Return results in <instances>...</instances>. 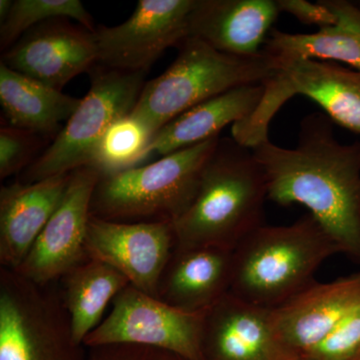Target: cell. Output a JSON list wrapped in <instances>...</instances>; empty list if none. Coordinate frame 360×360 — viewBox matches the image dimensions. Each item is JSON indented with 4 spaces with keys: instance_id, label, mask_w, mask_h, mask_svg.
Here are the masks:
<instances>
[{
    "instance_id": "15",
    "label": "cell",
    "mask_w": 360,
    "mask_h": 360,
    "mask_svg": "<svg viewBox=\"0 0 360 360\" xmlns=\"http://www.w3.org/2000/svg\"><path fill=\"white\" fill-rule=\"evenodd\" d=\"M360 307V271L328 283H315L272 310L277 335L296 357L328 338Z\"/></svg>"
},
{
    "instance_id": "2",
    "label": "cell",
    "mask_w": 360,
    "mask_h": 360,
    "mask_svg": "<svg viewBox=\"0 0 360 360\" xmlns=\"http://www.w3.org/2000/svg\"><path fill=\"white\" fill-rule=\"evenodd\" d=\"M266 200V179L252 150L220 137L193 203L174 224L176 248L236 250L264 225Z\"/></svg>"
},
{
    "instance_id": "16",
    "label": "cell",
    "mask_w": 360,
    "mask_h": 360,
    "mask_svg": "<svg viewBox=\"0 0 360 360\" xmlns=\"http://www.w3.org/2000/svg\"><path fill=\"white\" fill-rule=\"evenodd\" d=\"M279 13L276 0H196L188 37L231 56H257Z\"/></svg>"
},
{
    "instance_id": "33",
    "label": "cell",
    "mask_w": 360,
    "mask_h": 360,
    "mask_svg": "<svg viewBox=\"0 0 360 360\" xmlns=\"http://www.w3.org/2000/svg\"><path fill=\"white\" fill-rule=\"evenodd\" d=\"M357 360H360V359H357Z\"/></svg>"
},
{
    "instance_id": "1",
    "label": "cell",
    "mask_w": 360,
    "mask_h": 360,
    "mask_svg": "<svg viewBox=\"0 0 360 360\" xmlns=\"http://www.w3.org/2000/svg\"><path fill=\"white\" fill-rule=\"evenodd\" d=\"M333 124L326 113H310L295 148L267 139L251 150L264 172L267 200L305 206L341 253L360 264V142L340 143Z\"/></svg>"
},
{
    "instance_id": "4",
    "label": "cell",
    "mask_w": 360,
    "mask_h": 360,
    "mask_svg": "<svg viewBox=\"0 0 360 360\" xmlns=\"http://www.w3.org/2000/svg\"><path fill=\"white\" fill-rule=\"evenodd\" d=\"M179 46L174 63L144 84L130 113L155 134L198 104L234 87L264 84L278 71L274 58L264 51L253 56H234L193 37H186Z\"/></svg>"
},
{
    "instance_id": "12",
    "label": "cell",
    "mask_w": 360,
    "mask_h": 360,
    "mask_svg": "<svg viewBox=\"0 0 360 360\" xmlns=\"http://www.w3.org/2000/svg\"><path fill=\"white\" fill-rule=\"evenodd\" d=\"M101 174L84 167L70 172L63 200L45 225L25 262L14 271L32 283L47 285L89 259L85 238L91 201Z\"/></svg>"
},
{
    "instance_id": "9",
    "label": "cell",
    "mask_w": 360,
    "mask_h": 360,
    "mask_svg": "<svg viewBox=\"0 0 360 360\" xmlns=\"http://www.w3.org/2000/svg\"><path fill=\"white\" fill-rule=\"evenodd\" d=\"M206 311L176 309L129 284L116 296L110 314L85 338L84 345H139L186 360H202Z\"/></svg>"
},
{
    "instance_id": "21",
    "label": "cell",
    "mask_w": 360,
    "mask_h": 360,
    "mask_svg": "<svg viewBox=\"0 0 360 360\" xmlns=\"http://www.w3.org/2000/svg\"><path fill=\"white\" fill-rule=\"evenodd\" d=\"M58 284L73 338L84 345L85 338L103 321L108 304L130 283L110 265L89 258L61 277Z\"/></svg>"
},
{
    "instance_id": "29",
    "label": "cell",
    "mask_w": 360,
    "mask_h": 360,
    "mask_svg": "<svg viewBox=\"0 0 360 360\" xmlns=\"http://www.w3.org/2000/svg\"><path fill=\"white\" fill-rule=\"evenodd\" d=\"M328 6L338 16V20L349 26L360 39V6L345 0H330Z\"/></svg>"
},
{
    "instance_id": "5",
    "label": "cell",
    "mask_w": 360,
    "mask_h": 360,
    "mask_svg": "<svg viewBox=\"0 0 360 360\" xmlns=\"http://www.w3.org/2000/svg\"><path fill=\"white\" fill-rule=\"evenodd\" d=\"M219 139L213 137L149 165L101 177L91 215L112 221L174 224L193 203Z\"/></svg>"
},
{
    "instance_id": "19",
    "label": "cell",
    "mask_w": 360,
    "mask_h": 360,
    "mask_svg": "<svg viewBox=\"0 0 360 360\" xmlns=\"http://www.w3.org/2000/svg\"><path fill=\"white\" fill-rule=\"evenodd\" d=\"M264 94L262 82L245 84L198 104L158 130L149 146V155L162 158L220 136V131L227 125L250 117Z\"/></svg>"
},
{
    "instance_id": "32",
    "label": "cell",
    "mask_w": 360,
    "mask_h": 360,
    "mask_svg": "<svg viewBox=\"0 0 360 360\" xmlns=\"http://www.w3.org/2000/svg\"><path fill=\"white\" fill-rule=\"evenodd\" d=\"M359 6H360V2H359Z\"/></svg>"
},
{
    "instance_id": "31",
    "label": "cell",
    "mask_w": 360,
    "mask_h": 360,
    "mask_svg": "<svg viewBox=\"0 0 360 360\" xmlns=\"http://www.w3.org/2000/svg\"><path fill=\"white\" fill-rule=\"evenodd\" d=\"M295 360H304V359H296Z\"/></svg>"
},
{
    "instance_id": "18",
    "label": "cell",
    "mask_w": 360,
    "mask_h": 360,
    "mask_svg": "<svg viewBox=\"0 0 360 360\" xmlns=\"http://www.w3.org/2000/svg\"><path fill=\"white\" fill-rule=\"evenodd\" d=\"M233 251L175 246L163 272L158 298L189 312L206 311L231 290Z\"/></svg>"
},
{
    "instance_id": "3",
    "label": "cell",
    "mask_w": 360,
    "mask_h": 360,
    "mask_svg": "<svg viewBox=\"0 0 360 360\" xmlns=\"http://www.w3.org/2000/svg\"><path fill=\"white\" fill-rule=\"evenodd\" d=\"M336 253L340 248L312 215L290 225H262L233 251L229 293L276 310L314 285L319 266Z\"/></svg>"
},
{
    "instance_id": "24",
    "label": "cell",
    "mask_w": 360,
    "mask_h": 360,
    "mask_svg": "<svg viewBox=\"0 0 360 360\" xmlns=\"http://www.w3.org/2000/svg\"><path fill=\"white\" fill-rule=\"evenodd\" d=\"M75 20L94 32V20L79 0H15L0 27V47L6 52L28 30L45 22Z\"/></svg>"
},
{
    "instance_id": "13",
    "label": "cell",
    "mask_w": 360,
    "mask_h": 360,
    "mask_svg": "<svg viewBox=\"0 0 360 360\" xmlns=\"http://www.w3.org/2000/svg\"><path fill=\"white\" fill-rule=\"evenodd\" d=\"M98 59L94 32L61 20L28 30L4 52L1 63L52 89L63 90Z\"/></svg>"
},
{
    "instance_id": "14",
    "label": "cell",
    "mask_w": 360,
    "mask_h": 360,
    "mask_svg": "<svg viewBox=\"0 0 360 360\" xmlns=\"http://www.w3.org/2000/svg\"><path fill=\"white\" fill-rule=\"evenodd\" d=\"M202 360H295L277 335L272 310L227 293L206 311Z\"/></svg>"
},
{
    "instance_id": "22",
    "label": "cell",
    "mask_w": 360,
    "mask_h": 360,
    "mask_svg": "<svg viewBox=\"0 0 360 360\" xmlns=\"http://www.w3.org/2000/svg\"><path fill=\"white\" fill-rule=\"evenodd\" d=\"M262 51L276 60L277 68L300 59L338 61L360 70V39L341 20L315 33H288L272 30Z\"/></svg>"
},
{
    "instance_id": "11",
    "label": "cell",
    "mask_w": 360,
    "mask_h": 360,
    "mask_svg": "<svg viewBox=\"0 0 360 360\" xmlns=\"http://www.w3.org/2000/svg\"><path fill=\"white\" fill-rule=\"evenodd\" d=\"M175 246L174 224L168 221H112L91 215L85 238L87 257L110 265L155 297Z\"/></svg>"
},
{
    "instance_id": "30",
    "label": "cell",
    "mask_w": 360,
    "mask_h": 360,
    "mask_svg": "<svg viewBox=\"0 0 360 360\" xmlns=\"http://www.w3.org/2000/svg\"><path fill=\"white\" fill-rule=\"evenodd\" d=\"M13 2L11 0H1L0 1V20H1V22L8 15L11 6H13Z\"/></svg>"
},
{
    "instance_id": "23",
    "label": "cell",
    "mask_w": 360,
    "mask_h": 360,
    "mask_svg": "<svg viewBox=\"0 0 360 360\" xmlns=\"http://www.w3.org/2000/svg\"><path fill=\"white\" fill-rule=\"evenodd\" d=\"M155 135L146 122L131 115L124 116L101 137L89 167L101 177L139 167L148 158Z\"/></svg>"
},
{
    "instance_id": "27",
    "label": "cell",
    "mask_w": 360,
    "mask_h": 360,
    "mask_svg": "<svg viewBox=\"0 0 360 360\" xmlns=\"http://www.w3.org/2000/svg\"><path fill=\"white\" fill-rule=\"evenodd\" d=\"M86 360H186L165 350L139 345H115L87 348Z\"/></svg>"
},
{
    "instance_id": "28",
    "label": "cell",
    "mask_w": 360,
    "mask_h": 360,
    "mask_svg": "<svg viewBox=\"0 0 360 360\" xmlns=\"http://www.w3.org/2000/svg\"><path fill=\"white\" fill-rule=\"evenodd\" d=\"M281 13H290L304 25L329 27L338 23L335 13L326 6L324 0L311 4L307 0H276Z\"/></svg>"
},
{
    "instance_id": "26",
    "label": "cell",
    "mask_w": 360,
    "mask_h": 360,
    "mask_svg": "<svg viewBox=\"0 0 360 360\" xmlns=\"http://www.w3.org/2000/svg\"><path fill=\"white\" fill-rule=\"evenodd\" d=\"M37 148V134L9 124L0 129V179L2 180L27 167Z\"/></svg>"
},
{
    "instance_id": "25",
    "label": "cell",
    "mask_w": 360,
    "mask_h": 360,
    "mask_svg": "<svg viewBox=\"0 0 360 360\" xmlns=\"http://www.w3.org/2000/svg\"><path fill=\"white\" fill-rule=\"evenodd\" d=\"M304 360H357L360 359V307L319 345L302 357Z\"/></svg>"
},
{
    "instance_id": "17",
    "label": "cell",
    "mask_w": 360,
    "mask_h": 360,
    "mask_svg": "<svg viewBox=\"0 0 360 360\" xmlns=\"http://www.w3.org/2000/svg\"><path fill=\"white\" fill-rule=\"evenodd\" d=\"M70 174L39 181H16L0 189V264L16 270L56 212Z\"/></svg>"
},
{
    "instance_id": "6",
    "label": "cell",
    "mask_w": 360,
    "mask_h": 360,
    "mask_svg": "<svg viewBox=\"0 0 360 360\" xmlns=\"http://www.w3.org/2000/svg\"><path fill=\"white\" fill-rule=\"evenodd\" d=\"M58 283L40 285L0 269V360H86Z\"/></svg>"
},
{
    "instance_id": "10",
    "label": "cell",
    "mask_w": 360,
    "mask_h": 360,
    "mask_svg": "<svg viewBox=\"0 0 360 360\" xmlns=\"http://www.w3.org/2000/svg\"><path fill=\"white\" fill-rule=\"evenodd\" d=\"M196 0H139L129 20L94 30L98 59L108 70L148 72L170 47L189 34Z\"/></svg>"
},
{
    "instance_id": "20",
    "label": "cell",
    "mask_w": 360,
    "mask_h": 360,
    "mask_svg": "<svg viewBox=\"0 0 360 360\" xmlns=\"http://www.w3.org/2000/svg\"><path fill=\"white\" fill-rule=\"evenodd\" d=\"M80 101L0 63V103L11 127L37 135L56 134Z\"/></svg>"
},
{
    "instance_id": "8",
    "label": "cell",
    "mask_w": 360,
    "mask_h": 360,
    "mask_svg": "<svg viewBox=\"0 0 360 360\" xmlns=\"http://www.w3.org/2000/svg\"><path fill=\"white\" fill-rule=\"evenodd\" d=\"M143 72L96 70L86 96L46 150L26 169L25 184L89 167L111 125L130 115L144 86Z\"/></svg>"
},
{
    "instance_id": "7",
    "label": "cell",
    "mask_w": 360,
    "mask_h": 360,
    "mask_svg": "<svg viewBox=\"0 0 360 360\" xmlns=\"http://www.w3.org/2000/svg\"><path fill=\"white\" fill-rule=\"evenodd\" d=\"M264 94L255 112L232 124V139L253 148L267 141L269 123L291 97H309L331 122L360 134V70L333 61L300 59L265 80Z\"/></svg>"
}]
</instances>
